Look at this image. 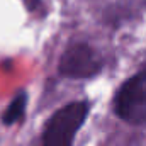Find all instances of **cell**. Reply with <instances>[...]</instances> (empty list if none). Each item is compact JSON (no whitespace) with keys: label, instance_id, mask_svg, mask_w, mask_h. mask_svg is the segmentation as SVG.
Instances as JSON below:
<instances>
[{"label":"cell","instance_id":"obj_1","mask_svg":"<svg viewBox=\"0 0 146 146\" xmlns=\"http://www.w3.org/2000/svg\"><path fill=\"white\" fill-rule=\"evenodd\" d=\"M87 112L88 106L85 102H73L56 110L46 124L42 146H72L76 131L87 117Z\"/></svg>","mask_w":146,"mask_h":146},{"label":"cell","instance_id":"obj_2","mask_svg":"<svg viewBox=\"0 0 146 146\" xmlns=\"http://www.w3.org/2000/svg\"><path fill=\"white\" fill-rule=\"evenodd\" d=\"M115 112L124 121L146 122V68L121 87L115 95Z\"/></svg>","mask_w":146,"mask_h":146},{"label":"cell","instance_id":"obj_3","mask_svg":"<svg viewBox=\"0 0 146 146\" xmlns=\"http://www.w3.org/2000/svg\"><path fill=\"white\" fill-rule=\"evenodd\" d=\"M100 70V58L88 44L70 46L60 61V73L70 78H88Z\"/></svg>","mask_w":146,"mask_h":146},{"label":"cell","instance_id":"obj_4","mask_svg":"<svg viewBox=\"0 0 146 146\" xmlns=\"http://www.w3.org/2000/svg\"><path fill=\"white\" fill-rule=\"evenodd\" d=\"M26 99H27L26 94H21V95H17V97L12 100V104L7 107L5 114H3V122H5L7 126L17 122V121L22 117V114H24V110H26Z\"/></svg>","mask_w":146,"mask_h":146},{"label":"cell","instance_id":"obj_5","mask_svg":"<svg viewBox=\"0 0 146 146\" xmlns=\"http://www.w3.org/2000/svg\"><path fill=\"white\" fill-rule=\"evenodd\" d=\"M24 3H26V7L29 9V10H34L39 7V3H41V0H22Z\"/></svg>","mask_w":146,"mask_h":146}]
</instances>
